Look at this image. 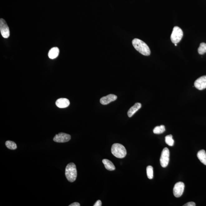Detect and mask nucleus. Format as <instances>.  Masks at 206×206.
Wrapping results in <instances>:
<instances>
[{
    "instance_id": "nucleus-1",
    "label": "nucleus",
    "mask_w": 206,
    "mask_h": 206,
    "mask_svg": "<svg viewBox=\"0 0 206 206\" xmlns=\"http://www.w3.org/2000/svg\"><path fill=\"white\" fill-rule=\"evenodd\" d=\"M132 44L135 49L141 54L145 56H149L150 55V49L144 41L140 39L135 38L132 41Z\"/></svg>"
},
{
    "instance_id": "nucleus-2",
    "label": "nucleus",
    "mask_w": 206,
    "mask_h": 206,
    "mask_svg": "<svg viewBox=\"0 0 206 206\" xmlns=\"http://www.w3.org/2000/svg\"><path fill=\"white\" fill-rule=\"evenodd\" d=\"M65 176L68 181L74 182L76 179L77 172L76 166L73 163L68 164L65 168Z\"/></svg>"
},
{
    "instance_id": "nucleus-3",
    "label": "nucleus",
    "mask_w": 206,
    "mask_h": 206,
    "mask_svg": "<svg viewBox=\"0 0 206 206\" xmlns=\"http://www.w3.org/2000/svg\"><path fill=\"white\" fill-rule=\"evenodd\" d=\"M111 152L113 155L118 159H123L126 157L127 152L126 149L121 144L115 143L111 147Z\"/></svg>"
},
{
    "instance_id": "nucleus-4",
    "label": "nucleus",
    "mask_w": 206,
    "mask_h": 206,
    "mask_svg": "<svg viewBox=\"0 0 206 206\" xmlns=\"http://www.w3.org/2000/svg\"><path fill=\"white\" fill-rule=\"evenodd\" d=\"M183 36V32L181 29L178 27H175L171 36L172 42L174 44L178 43L181 40Z\"/></svg>"
},
{
    "instance_id": "nucleus-5",
    "label": "nucleus",
    "mask_w": 206,
    "mask_h": 206,
    "mask_svg": "<svg viewBox=\"0 0 206 206\" xmlns=\"http://www.w3.org/2000/svg\"><path fill=\"white\" fill-rule=\"evenodd\" d=\"M169 161V151L168 148H164L161 152L160 159L161 165L166 168L168 165Z\"/></svg>"
},
{
    "instance_id": "nucleus-6",
    "label": "nucleus",
    "mask_w": 206,
    "mask_h": 206,
    "mask_svg": "<svg viewBox=\"0 0 206 206\" xmlns=\"http://www.w3.org/2000/svg\"><path fill=\"white\" fill-rule=\"evenodd\" d=\"M0 31L2 36L5 38H7L10 36V30L6 21L2 18L0 19Z\"/></svg>"
},
{
    "instance_id": "nucleus-7",
    "label": "nucleus",
    "mask_w": 206,
    "mask_h": 206,
    "mask_svg": "<svg viewBox=\"0 0 206 206\" xmlns=\"http://www.w3.org/2000/svg\"><path fill=\"white\" fill-rule=\"evenodd\" d=\"M185 185L183 182H179L175 184L173 188V194L175 197L179 198L181 196L184 191Z\"/></svg>"
},
{
    "instance_id": "nucleus-8",
    "label": "nucleus",
    "mask_w": 206,
    "mask_h": 206,
    "mask_svg": "<svg viewBox=\"0 0 206 206\" xmlns=\"http://www.w3.org/2000/svg\"><path fill=\"white\" fill-rule=\"evenodd\" d=\"M71 135L68 134L61 133L55 135L53 140L58 143H64L68 142L71 140Z\"/></svg>"
},
{
    "instance_id": "nucleus-9",
    "label": "nucleus",
    "mask_w": 206,
    "mask_h": 206,
    "mask_svg": "<svg viewBox=\"0 0 206 206\" xmlns=\"http://www.w3.org/2000/svg\"><path fill=\"white\" fill-rule=\"evenodd\" d=\"M194 86L199 90H202L206 88V75L200 77L194 82Z\"/></svg>"
},
{
    "instance_id": "nucleus-10",
    "label": "nucleus",
    "mask_w": 206,
    "mask_h": 206,
    "mask_svg": "<svg viewBox=\"0 0 206 206\" xmlns=\"http://www.w3.org/2000/svg\"><path fill=\"white\" fill-rule=\"evenodd\" d=\"M117 97L114 94H110L107 96L103 97L100 99V102L101 104L105 105L110 104V103L116 100Z\"/></svg>"
},
{
    "instance_id": "nucleus-11",
    "label": "nucleus",
    "mask_w": 206,
    "mask_h": 206,
    "mask_svg": "<svg viewBox=\"0 0 206 206\" xmlns=\"http://www.w3.org/2000/svg\"><path fill=\"white\" fill-rule=\"evenodd\" d=\"M56 105L58 108H65L70 105V102L69 100L66 98H61L56 100Z\"/></svg>"
},
{
    "instance_id": "nucleus-12",
    "label": "nucleus",
    "mask_w": 206,
    "mask_h": 206,
    "mask_svg": "<svg viewBox=\"0 0 206 206\" xmlns=\"http://www.w3.org/2000/svg\"><path fill=\"white\" fill-rule=\"evenodd\" d=\"M142 105L140 103H136L129 110L128 112V116L131 117L141 107Z\"/></svg>"
},
{
    "instance_id": "nucleus-13",
    "label": "nucleus",
    "mask_w": 206,
    "mask_h": 206,
    "mask_svg": "<svg viewBox=\"0 0 206 206\" xmlns=\"http://www.w3.org/2000/svg\"><path fill=\"white\" fill-rule=\"evenodd\" d=\"M59 49L57 47L52 48L48 53V56L51 59H53L57 57L59 54Z\"/></svg>"
},
{
    "instance_id": "nucleus-14",
    "label": "nucleus",
    "mask_w": 206,
    "mask_h": 206,
    "mask_svg": "<svg viewBox=\"0 0 206 206\" xmlns=\"http://www.w3.org/2000/svg\"><path fill=\"white\" fill-rule=\"evenodd\" d=\"M102 162L104 164L106 169L108 170L112 171L115 169V167L114 164L109 159H103Z\"/></svg>"
},
{
    "instance_id": "nucleus-15",
    "label": "nucleus",
    "mask_w": 206,
    "mask_h": 206,
    "mask_svg": "<svg viewBox=\"0 0 206 206\" xmlns=\"http://www.w3.org/2000/svg\"><path fill=\"white\" fill-rule=\"evenodd\" d=\"M197 157L203 164L206 165V153L205 150L199 151L197 153Z\"/></svg>"
},
{
    "instance_id": "nucleus-16",
    "label": "nucleus",
    "mask_w": 206,
    "mask_h": 206,
    "mask_svg": "<svg viewBox=\"0 0 206 206\" xmlns=\"http://www.w3.org/2000/svg\"><path fill=\"white\" fill-rule=\"evenodd\" d=\"M165 130V128L164 125H161L160 126H157L154 128L153 132L155 134H160L164 133Z\"/></svg>"
},
{
    "instance_id": "nucleus-17",
    "label": "nucleus",
    "mask_w": 206,
    "mask_h": 206,
    "mask_svg": "<svg viewBox=\"0 0 206 206\" xmlns=\"http://www.w3.org/2000/svg\"><path fill=\"white\" fill-rule=\"evenodd\" d=\"M6 145L7 147L10 150H15L17 147L16 143L10 140L7 141L6 142Z\"/></svg>"
},
{
    "instance_id": "nucleus-18",
    "label": "nucleus",
    "mask_w": 206,
    "mask_h": 206,
    "mask_svg": "<svg viewBox=\"0 0 206 206\" xmlns=\"http://www.w3.org/2000/svg\"><path fill=\"white\" fill-rule=\"evenodd\" d=\"M165 141L166 143L169 146H173L174 145V140H173L172 135H168L165 137Z\"/></svg>"
},
{
    "instance_id": "nucleus-19",
    "label": "nucleus",
    "mask_w": 206,
    "mask_h": 206,
    "mask_svg": "<svg viewBox=\"0 0 206 206\" xmlns=\"http://www.w3.org/2000/svg\"><path fill=\"white\" fill-rule=\"evenodd\" d=\"M147 174L148 178L150 179L153 178V168L151 166H148L147 167Z\"/></svg>"
},
{
    "instance_id": "nucleus-20",
    "label": "nucleus",
    "mask_w": 206,
    "mask_h": 206,
    "mask_svg": "<svg viewBox=\"0 0 206 206\" xmlns=\"http://www.w3.org/2000/svg\"><path fill=\"white\" fill-rule=\"evenodd\" d=\"M198 51L199 54L200 55H203L206 53V44L205 43H202L200 44Z\"/></svg>"
},
{
    "instance_id": "nucleus-21",
    "label": "nucleus",
    "mask_w": 206,
    "mask_h": 206,
    "mask_svg": "<svg viewBox=\"0 0 206 206\" xmlns=\"http://www.w3.org/2000/svg\"><path fill=\"white\" fill-rule=\"evenodd\" d=\"M184 206H195V204L194 202H189L187 203V204H185Z\"/></svg>"
},
{
    "instance_id": "nucleus-22",
    "label": "nucleus",
    "mask_w": 206,
    "mask_h": 206,
    "mask_svg": "<svg viewBox=\"0 0 206 206\" xmlns=\"http://www.w3.org/2000/svg\"><path fill=\"white\" fill-rule=\"evenodd\" d=\"M102 202L100 200H97L94 204V206H102Z\"/></svg>"
},
{
    "instance_id": "nucleus-23",
    "label": "nucleus",
    "mask_w": 206,
    "mask_h": 206,
    "mask_svg": "<svg viewBox=\"0 0 206 206\" xmlns=\"http://www.w3.org/2000/svg\"><path fill=\"white\" fill-rule=\"evenodd\" d=\"M80 204L78 202H74L73 203L70 204L69 206H80Z\"/></svg>"
},
{
    "instance_id": "nucleus-24",
    "label": "nucleus",
    "mask_w": 206,
    "mask_h": 206,
    "mask_svg": "<svg viewBox=\"0 0 206 206\" xmlns=\"http://www.w3.org/2000/svg\"><path fill=\"white\" fill-rule=\"evenodd\" d=\"M175 44V46H177V44Z\"/></svg>"
}]
</instances>
